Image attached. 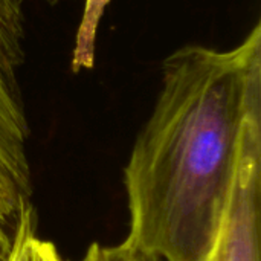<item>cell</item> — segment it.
Returning a JSON list of instances; mask_svg holds the SVG:
<instances>
[{"label":"cell","mask_w":261,"mask_h":261,"mask_svg":"<svg viewBox=\"0 0 261 261\" xmlns=\"http://www.w3.org/2000/svg\"><path fill=\"white\" fill-rule=\"evenodd\" d=\"M35 229H37V216L32 203L29 202L28 205H24V208L18 216L11 248L5 255L3 261H29L31 243L32 239L37 236Z\"/></svg>","instance_id":"4"},{"label":"cell","mask_w":261,"mask_h":261,"mask_svg":"<svg viewBox=\"0 0 261 261\" xmlns=\"http://www.w3.org/2000/svg\"><path fill=\"white\" fill-rule=\"evenodd\" d=\"M109 3L110 0H84L83 17L76 29L70 58V70L73 73L93 69L98 28Z\"/></svg>","instance_id":"3"},{"label":"cell","mask_w":261,"mask_h":261,"mask_svg":"<svg viewBox=\"0 0 261 261\" xmlns=\"http://www.w3.org/2000/svg\"><path fill=\"white\" fill-rule=\"evenodd\" d=\"M46 3H49V5H57V3H60V2H63V0H44Z\"/></svg>","instance_id":"8"},{"label":"cell","mask_w":261,"mask_h":261,"mask_svg":"<svg viewBox=\"0 0 261 261\" xmlns=\"http://www.w3.org/2000/svg\"><path fill=\"white\" fill-rule=\"evenodd\" d=\"M81 261H159L145 251L122 242L116 246H102L98 243L90 245Z\"/></svg>","instance_id":"5"},{"label":"cell","mask_w":261,"mask_h":261,"mask_svg":"<svg viewBox=\"0 0 261 261\" xmlns=\"http://www.w3.org/2000/svg\"><path fill=\"white\" fill-rule=\"evenodd\" d=\"M261 116V23L231 49L185 44L125 167L130 245L164 261H211L245 132Z\"/></svg>","instance_id":"1"},{"label":"cell","mask_w":261,"mask_h":261,"mask_svg":"<svg viewBox=\"0 0 261 261\" xmlns=\"http://www.w3.org/2000/svg\"><path fill=\"white\" fill-rule=\"evenodd\" d=\"M29 261H66L58 252L54 243L38 239L37 236L31 243Z\"/></svg>","instance_id":"7"},{"label":"cell","mask_w":261,"mask_h":261,"mask_svg":"<svg viewBox=\"0 0 261 261\" xmlns=\"http://www.w3.org/2000/svg\"><path fill=\"white\" fill-rule=\"evenodd\" d=\"M23 208L0 190V261H3L11 248L15 225Z\"/></svg>","instance_id":"6"},{"label":"cell","mask_w":261,"mask_h":261,"mask_svg":"<svg viewBox=\"0 0 261 261\" xmlns=\"http://www.w3.org/2000/svg\"><path fill=\"white\" fill-rule=\"evenodd\" d=\"M261 116L243 136L231 202L211 261H260Z\"/></svg>","instance_id":"2"}]
</instances>
